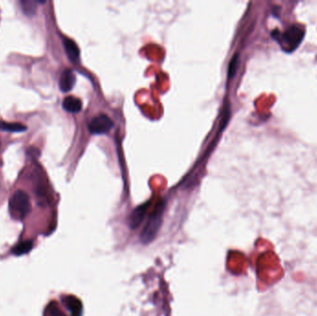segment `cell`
<instances>
[{
	"label": "cell",
	"instance_id": "10",
	"mask_svg": "<svg viewBox=\"0 0 317 316\" xmlns=\"http://www.w3.org/2000/svg\"><path fill=\"white\" fill-rule=\"evenodd\" d=\"M65 303L67 304L68 308L71 310L72 316H80V312H81V305L77 300H75L74 298L68 297L66 299Z\"/></svg>",
	"mask_w": 317,
	"mask_h": 316
},
{
	"label": "cell",
	"instance_id": "12",
	"mask_svg": "<svg viewBox=\"0 0 317 316\" xmlns=\"http://www.w3.org/2000/svg\"><path fill=\"white\" fill-rule=\"evenodd\" d=\"M21 6H22V9L23 11L28 14V15H32L35 12V5H36V2L35 1H31V0H28V1H21L20 2Z\"/></svg>",
	"mask_w": 317,
	"mask_h": 316
},
{
	"label": "cell",
	"instance_id": "8",
	"mask_svg": "<svg viewBox=\"0 0 317 316\" xmlns=\"http://www.w3.org/2000/svg\"><path fill=\"white\" fill-rule=\"evenodd\" d=\"M149 209V203H146V204H143L142 206L138 207L136 208V210L134 211V213H132L131 215V218H130V224H131V227L135 228L140 225V223L142 222L144 219V216L147 213Z\"/></svg>",
	"mask_w": 317,
	"mask_h": 316
},
{
	"label": "cell",
	"instance_id": "15",
	"mask_svg": "<svg viewBox=\"0 0 317 316\" xmlns=\"http://www.w3.org/2000/svg\"><path fill=\"white\" fill-rule=\"evenodd\" d=\"M28 154L33 159H36L40 155V151H39L38 149H35V148H31V149H28Z\"/></svg>",
	"mask_w": 317,
	"mask_h": 316
},
{
	"label": "cell",
	"instance_id": "13",
	"mask_svg": "<svg viewBox=\"0 0 317 316\" xmlns=\"http://www.w3.org/2000/svg\"><path fill=\"white\" fill-rule=\"evenodd\" d=\"M238 62H239V55L236 54L231 59L229 66H228V77H233L234 74L236 72V70H237Z\"/></svg>",
	"mask_w": 317,
	"mask_h": 316
},
{
	"label": "cell",
	"instance_id": "11",
	"mask_svg": "<svg viewBox=\"0 0 317 316\" xmlns=\"http://www.w3.org/2000/svg\"><path fill=\"white\" fill-rule=\"evenodd\" d=\"M32 247V241H23V242H20L16 247L13 248V252L16 255H21V254H24V253L30 252Z\"/></svg>",
	"mask_w": 317,
	"mask_h": 316
},
{
	"label": "cell",
	"instance_id": "4",
	"mask_svg": "<svg viewBox=\"0 0 317 316\" xmlns=\"http://www.w3.org/2000/svg\"><path fill=\"white\" fill-rule=\"evenodd\" d=\"M113 127V122L110 117L100 114L93 118L88 124V129L93 135H104L107 134Z\"/></svg>",
	"mask_w": 317,
	"mask_h": 316
},
{
	"label": "cell",
	"instance_id": "3",
	"mask_svg": "<svg viewBox=\"0 0 317 316\" xmlns=\"http://www.w3.org/2000/svg\"><path fill=\"white\" fill-rule=\"evenodd\" d=\"M162 212H163V203H160L157 205L154 211L150 214L148 223L143 230V241L148 242L155 237L156 233L161 226Z\"/></svg>",
	"mask_w": 317,
	"mask_h": 316
},
{
	"label": "cell",
	"instance_id": "9",
	"mask_svg": "<svg viewBox=\"0 0 317 316\" xmlns=\"http://www.w3.org/2000/svg\"><path fill=\"white\" fill-rule=\"evenodd\" d=\"M0 129L8 132H24L27 130L24 124L19 123H6V122H0Z\"/></svg>",
	"mask_w": 317,
	"mask_h": 316
},
{
	"label": "cell",
	"instance_id": "5",
	"mask_svg": "<svg viewBox=\"0 0 317 316\" xmlns=\"http://www.w3.org/2000/svg\"><path fill=\"white\" fill-rule=\"evenodd\" d=\"M75 84V75L70 69L62 71L59 78V88L62 92H69Z\"/></svg>",
	"mask_w": 317,
	"mask_h": 316
},
{
	"label": "cell",
	"instance_id": "1",
	"mask_svg": "<svg viewBox=\"0 0 317 316\" xmlns=\"http://www.w3.org/2000/svg\"><path fill=\"white\" fill-rule=\"evenodd\" d=\"M273 38L279 41L283 49L287 52L294 51L304 40L305 31L298 26H291L285 32L280 33L279 31L272 32Z\"/></svg>",
	"mask_w": 317,
	"mask_h": 316
},
{
	"label": "cell",
	"instance_id": "6",
	"mask_svg": "<svg viewBox=\"0 0 317 316\" xmlns=\"http://www.w3.org/2000/svg\"><path fill=\"white\" fill-rule=\"evenodd\" d=\"M65 50L71 61L76 62L80 57V50L76 43L70 38L63 39Z\"/></svg>",
	"mask_w": 317,
	"mask_h": 316
},
{
	"label": "cell",
	"instance_id": "14",
	"mask_svg": "<svg viewBox=\"0 0 317 316\" xmlns=\"http://www.w3.org/2000/svg\"><path fill=\"white\" fill-rule=\"evenodd\" d=\"M229 116H230V110H229V107H227L226 110H225V112H224V116H223L222 122H221V130L224 129L225 126L227 125V122L229 120Z\"/></svg>",
	"mask_w": 317,
	"mask_h": 316
},
{
	"label": "cell",
	"instance_id": "7",
	"mask_svg": "<svg viewBox=\"0 0 317 316\" xmlns=\"http://www.w3.org/2000/svg\"><path fill=\"white\" fill-rule=\"evenodd\" d=\"M62 107L65 110H67L69 112L76 113L82 110L83 103H82L81 99H79L78 97L70 96V97H65L63 99Z\"/></svg>",
	"mask_w": 317,
	"mask_h": 316
},
{
	"label": "cell",
	"instance_id": "2",
	"mask_svg": "<svg viewBox=\"0 0 317 316\" xmlns=\"http://www.w3.org/2000/svg\"><path fill=\"white\" fill-rule=\"evenodd\" d=\"M9 211L15 218L23 219L31 211V202L28 195L22 190H17L9 200Z\"/></svg>",
	"mask_w": 317,
	"mask_h": 316
}]
</instances>
